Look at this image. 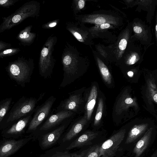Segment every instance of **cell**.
<instances>
[{"label": "cell", "instance_id": "6da1fadb", "mask_svg": "<svg viewBox=\"0 0 157 157\" xmlns=\"http://www.w3.org/2000/svg\"><path fill=\"white\" fill-rule=\"evenodd\" d=\"M34 68L33 59L21 56L10 62L5 69L10 78L24 87L29 82Z\"/></svg>", "mask_w": 157, "mask_h": 157}, {"label": "cell", "instance_id": "7a4b0ae2", "mask_svg": "<svg viewBox=\"0 0 157 157\" xmlns=\"http://www.w3.org/2000/svg\"><path fill=\"white\" fill-rule=\"evenodd\" d=\"M40 9V2L34 0L26 2L14 13L3 18L0 25V33L11 29L28 18L38 17Z\"/></svg>", "mask_w": 157, "mask_h": 157}, {"label": "cell", "instance_id": "3957f363", "mask_svg": "<svg viewBox=\"0 0 157 157\" xmlns=\"http://www.w3.org/2000/svg\"><path fill=\"white\" fill-rule=\"evenodd\" d=\"M57 41L56 36L52 34L48 37L40 50L38 62L39 73L45 79L51 77L56 62L53 56Z\"/></svg>", "mask_w": 157, "mask_h": 157}, {"label": "cell", "instance_id": "277c9868", "mask_svg": "<svg viewBox=\"0 0 157 157\" xmlns=\"http://www.w3.org/2000/svg\"><path fill=\"white\" fill-rule=\"evenodd\" d=\"M38 102L36 98L22 96L14 104L8 114L5 122L0 126V130L18 120L34 112Z\"/></svg>", "mask_w": 157, "mask_h": 157}, {"label": "cell", "instance_id": "5b68a950", "mask_svg": "<svg viewBox=\"0 0 157 157\" xmlns=\"http://www.w3.org/2000/svg\"><path fill=\"white\" fill-rule=\"evenodd\" d=\"M56 98L51 96L40 105L36 107L28 127L26 135L35 132L49 116Z\"/></svg>", "mask_w": 157, "mask_h": 157}, {"label": "cell", "instance_id": "8992f818", "mask_svg": "<svg viewBox=\"0 0 157 157\" xmlns=\"http://www.w3.org/2000/svg\"><path fill=\"white\" fill-rule=\"evenodd\" d=\"M54 113L48 117L35 132L32 134L34 137V141L38 136L61 124L65 120L71 117L73 114L71 111L67 110Z\"/></svg>", "mask_w": 157, "mask_h": 157}, {"label": "cell", "instance_id": "52a82bcc", "mask_svg": "<svg viewBox=\"0 0 157 157\" xmlns=\"http://www.w3.org/2000/svg\"><path fill=\"white\" fill-rule=\"evenodd\" d=\"M33 113L2 129L1 135L2 138L18 139L25 136L27 135L26 132L32 118Z\"/></svg>", "mask_w": 157, "mask_h": 157}, {"label": "cell", "instance_id": "ba28073f", "mask_svg": "<svg viewBox=\"0 0 157 157\" xmlns=\"http://www.w3.org/2000/svg\"><path fill=\"white\" fill-rule=\"evenodd\" d=\"M31 141H34L32 134L18 139L2 138L0 142V157H9Z\"/></svg>", "mask_w": 157, "mask_h": 157}, {"label": "cell", "instance_id": "9c48e42d", "mask_svg": "<svg viewBox=\"0 0 157 157\" xmlns=\"http://www.w3.org/2000/svg\"><path fill=\"white\" fill-rule=\"evenodd\" d=\"M67 127V124L63 123L54 129L38 136L36 140L40 148L45 150L59 145Z\"/></svg>", "mask_w": 157, "mask_h": 157}, {"label": "cell", "instance_id": "30bf717a", "mask_svg": "<svg viewBox=\"0 0 157 157\" xmlns=\"http://www.w3.org/2000/svg\"><path fill=\"white\" fill-rule=\"evenodd\" d=\"M125 133V129H121L105 141L100 146L99 157H114Z\"/></svg>", "mask_w": 157, "mask_h": 157}, {"label": "cell", "instance_id": "8fae6325", "mask_svg": "<svg viewBox=\"0 0 157 157\" xmlns=\"http://www.w3.org/2000/svg\"><path fill=\"white\" fill-rule=\"evenodd\" d=\"M131 107H134L136 109L138 108V105L136 99L135 98H132L128 92L125 91L117 102L115 112L117 114L120 115Z\"/></svg>", "mask_w": 157, "mask_h": 157}, {"label": "cell", "instance_id": "7c38bea8", "mask_svg": "<svg viewBox=\"0 0 157 157\" xmlns=\"http://www.w3.org/2000/svg\"><path fill=\"white\" fill-rule=\"evenodd\" d=\"M88 150L84 151L79 154H72L65 148L63 149L62 146L59 145L47 150L37 157H84Z\"/></svg>", "mask_w": 157, "mask_h": 157}, {"label": "cell", "instance_id": "4fadbf2b", "mask_svg": "<svg viewBox=\"0 0 157 157\" xmlns=\"http://www.w3.org/2000/svg\"><path fill=\"white\" fill-rule=\"evenodd\" d=\"M88 121L86 114L83 118L75 123L65 135H63L59 145L63 144L71 140L81 132Z\"/></svg>", "mask_w": 157, "mask_h": 157}, {"label": "cell", "instance_id": "5bb4252c", "mask_svg": "<svg viewBox=\"0 0 157 157\" xmlns=\"http://www.w3.org/2000/svg\"><path fill=\"white\" fill-rule=\"evenodd\" d=\"M81 101L79 95L74 94L70 96L68 98L62 101L54 109V112L62 110H67L75 111Z\"/></svg>", "mask_w": 157, "mask_h": 157}, {"label": "cell", "instance_id": "9a60e30c", "mask_svg": "<svg viewBox=\"0 0 157 157\" xmlns=\"http://www.w3.org/2000/svg\"><path fill=\"white\" fill-rule=\"evenodd\" d=\"M98 135L97 132L89 131H86L67 146L65 149L69 151L84 146L95 138Z\"/></svg>", "mask_w": 157, "mask_h": 157}, {"label": "cell", "instance_id": "2e32d148", "mask_svg": "<svg viewBox=\"0 0 157 157\" xmlns=\"http://www.w3.org/2000/svg\"><path fill=\"white\" fill-rule=\"evenodd\" d=\"M32 25L26 27L21 30L17 34L16 38L24 46H29L34 42L36 34L31 32Z\"/></svg>", "mask_w": 157, "mask_h": 157}, {"label": "cell", "instance_id": "e0dca14e", "mask_svg": "<svg viewBox=\"0 0 157 157\" xmlns=\"http://www.w3.org/2000/svg\"><path fill=\"white\" fill-rule=\"evenodd\" d=\"M153 129L152 128L149 129L136 144L133 150V153L136 154L135 157H139L147 148L151 140Z\"/></svg>", "mask_w": 157, "mask_h": 157}, {"label": "cell", "instance_id": "ac0fdd59", "mask_svg": "<svg viewBox=\"0 0 157 157\" xmlns=\"http://www.w3.org/2000/svg\"><path fill=\"white\" fill-rule=\"evenodd\" d=\"M148 127L147 123H143L134 125L129 131L126 143L129 144L133 142L144 133Z\"/></svg>", "mask_w": 157, "mask_h": 157}, {"label": "cell", "instance_id": "d6986e66", "mask_svg": "<svg viewBox=\"0 0 157 157\" xmlns=\"http://www.w3.org/2000/svg\"><path fill=\"white\" fill-rule=\"evenodd\" d=\"M97 95V88L95 85H94L91 89L85 106L86 114L88 121L90 119L95 105Z\"/></svg>", "mask_w": 157, "mask_h": 157}, {"label": "cell", "instance_id": "ffe728a7", "mask_svg": "<svg viewBox=\"0 0 157 157\" xmlns=\"http://www.w3.org/2000/svg\"><path fill=\"white\" fill-rule=\"evenodd\" d=\"M146 93L148 99L157 104V87L154 79L151 77L147 80Z\"/></svg>", "mask_w": 157, "mask_h": 157}, {"label": "cell", "instance_id": "44dd1931", "mask_svg": "<svg viewBox=\"0 0 157 157\" xmlns=\"http://www.w3.org/2000/svg\"><path fill=\"white\" fill-rule=\"evenodd\" d=\"M135 37L142 41H147L148 39L147 30L145 26L140 22L136 21L133 25Z\"/></svg>", "mask_w": 157, "mask_h": 157}, {"label": "cell", "instance_id": "7402d4cb", "mask_svg": "<svg viewBox=\"0 0 157 157\" xmlns=\"http://www.w3.org/2000/svg\"><path fill=\"white\" fill-rule=\"evenodd\" d=\"M12 98L11 97L4 99L0 101V123L3 120L10 108Z\"/></svg>", "mask_w": 157, "mask_h": 157}, {"label": "cell", "instance_id": "603a6c76", "mask_svg": "<svg viewBox=\"0 0 157 157\" xmlns=\"http://www.w3.org/2000/svg\"><path fill=\"white\" fill-rule=\"evenodd\" d=\"M98 63L99 68L103 79L108 84L112 82V76L106 65L100 60L98 59Z\"/></svg>", "mask_w": 157, "mask_h": 157}, {"label": "cell", "instance_id": "cb8c5ba5", "mask_svg": "<svg viewBox=\"0 0 157 157\" xmlns=\"http://www.w3.org/2000/svg\"><path fill=\"white\" fill-rule=\"evenodd\" d=\"M103 109V102L102 98L99 99L98 105L96 112L94 125L95 126L98 125L101 120Z\"/></svg>", "mask_w": 157, "mask_h": 157}, {"label": "cell", "instance_id": "d4e9b609", "mask_svg": "<svg viewBox=\"0 0 157 157\" xmlns=\"http://www.w3.org/2000/svg\"><path fill=\"white\" fill-rule=\"evenodd\" d=\"M21 50L19 48H10L6 49L0 52V57L3 58L14 55L18 53Z\"/></svg>", "mask_w": 157, "mask_h": 157}, {"label": "cell", "instance_id": "484cf974", "mask_svg": "<svg viewBox=\"0 0 157 157\" xmlns=\"http://www.w3.org/2000/svg\"><path fill=\"white\" fill-rule=\"evenodd\" d=\"M100 146H93L88 151L84 157H99Z\"/></svg>", "mask_w": 157, "mask_h": 157}, {"label": "cell", "instance_id": "4316f807", "mask_svg": "<svg viewBox=\"0 0 157 157\" xmlns=\"http://www.w3.org/2000/svg\"><path fill=\"white\" fill-rule=\"evenodd\" d=\"M59 20L57 19L48 22L43 24L42 28L45 29H50L56 27L58 24Z\"/></svg>", "mask_w": 157, "mask_h": 157}, {"label": "cell", "instance_id": "83f0119b", "mask_svg": "<svg viewBox=\"0 0 157 157\" xmlns=\"http://www.w3.org/2000/svg\"><path fill=\"white\" fill-rule=\"evenodd\" d=\"M140 59V56L137 53L133 52L128 58L127 63L129 65L133 64L136 63Z\"/></svg>", "mask_w": 157, "mask_h": 157}, {"label": "cell", "instance_id": "f1b7e54d", "mask_svg": "<svg viewBox=\"0 0 157 157\" xmlns=\"http://www.w3.org/2000/svg\"><path fill=\"white\" fill-rule=\"evenodd\" d=\"M18 1L19 0H0V6L4 8H9Z\"/></svg>", "mask_w": 157, "mask_h": 157}, {"label": "cell", "instance_id": "f546056e", "mask_svg": "<svg viewBox=\"0 0 157 157\" xmlns=\"http://www.w3.org/2000/svg\"><path fill=\"white\" fill-rule=\"evenodd\" d=\"M127 37L122 39L120 41L119 48L120 50L124 51L126 48L127 44Z\"/></svg>", "mask_w": 157, "mask_h": 157}, {"label": "cell", "instance_id": "4dcf8cb0", "mask_svg": "<svg viewBox=\"0 0 157 157\" xmlns=\"http://www.w3.org/2000/svg\"><path fill=\"white\" fill-rule=\"evenodd\" d=\"M12 45L9 43H7L2 40L0 41V52L11 48Z\"/></svg>", "mask_w": 157, "mask_h": 157}, {"label": "cell", "instance_id": "1f68e13d", "mask_svg": "<svg viewBox=\"0 0 157 157\" xmlns=\"http://www.w3.org/2000/svg\"><path fill=\"white\" fill-rule=\"evenodd\" d=\"M94 23L97 25H101L106 22L105 19L102 17H98L96 18L94 21Z\"/></svg>", "mask_w": 157, "mask_h": 157}, {"label": "cell", "instance_id": "d6a6232c", "mask_svg": "<svg viewBox=\"0 0 157 157\" xmlns=\"http://www.w3.org/2000/svg\"><path fill=\"white\" fill-rule=\"evenodd\" d=\"M69 31L71 32L75 37L79 41H83L82 39L81 35L78 32H74L73 31L69 30Z\"/></svg>", "mask_w": 157, "mask_h": 157}, {"label": "cell", "instance_id": "836d02e7", "mask_svg": "<svg viewBox=\"0 0 157 157\" xmlns=\"http://www.w3.org/2000/svg\"><path fill=\"white\" fill-rule=\"evenodd\" d=\"M110 26V25L108 23H104L101 25L100 27L102 29H107L109 28Z\"/></svg>", "mask_w": 157, "mask_h": 157}, {"label": "cell", "instance_id": "e575fe53", "mask_svg": "<svg viewBox=\"0 0 157 157\" xmlns=\"http://www.w3.org/2000/svg\"><path fill=\"white\" fill-rule=\"evenodd\" d=\"M85 5V2L83 0H80L78 2V5L79 8L81 9L84 7Z\"/></svg>", "mask_w": 157, "mask_h": 157}, {"label": "cell", "instance_id": "d590c367", "mask_svg": "<svg viewBox=\"0 0 157 157\" xmlns=\"http://www.w3.org/2000/svg\"><path fill=\"white\" fill-rule=\"evenodd\" d=\"M155 35L156 41L157 42V11L156 12V25L155 29Z\"/></svg>", "mask_w": 157, "mask_h": 157}, {"label": "cell", "instance_id": "8d00e7d4", "mask_svg": "<svg viewBox=\"0 0 157 157\" xmlns=\"http://www.w3.org/2000/svg\"><path fill=\"white\" fill-rule=\"evenodd\" d=\"M45 93L44 92L41 93L40 95V96L38 97V98L37 99V101H39L40 100L42 99V98L43 97L44 95H45Z\"/></svg>", "mask_w": 157, "mask_h": 157}, {"label": "cell", "instance_id": "74e56055", "mask_svg": "<svg viewBox=\"0 0 157 157\" xmlns=\"http://www.w3.org/2000/svg\"><path fill=\"white\" fill-rule=\"evenodd\" d=\"M128 75L130 77H132L133 75V72L132 71H130L128 72Z\"/></svg>", "mask_w": 157, "mask_h": 157}, {"label": "cell", "instance_id": "f35d334b", "mask_svg": "<svg viewBox=\"0 0 157 157\" xmlns=\"http://www.w3.org/2000/svg\"><path fill=\"white\" fill-rule=\"evenodd\" d=\"M151 157H157V151H155Z\"/></svg>", "mask_w": 157, "mask_h": 157}]
</instances>
